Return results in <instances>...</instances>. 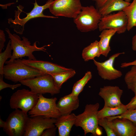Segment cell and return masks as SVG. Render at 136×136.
Masks as SVG:
<instances>
[{
	"mask_svg": "<svg viewBox=\"0 0 136 136\" xmlns=\"http://www.w3.org/2000/svg\"><path fill=\"white\" fill-rule=\"evenodd\" d=\"M5 63L3 68L5 78L15 83L44 74L24 63L21 58L7 61Z\"/></svg>",
	"mask_w": 136,
	"mask_h": 136,
	"instance_id": "obj_1",
	"label": "cell"
},
{
	"mask_svg": "<svg viewBox=\"0 0 136 136\" xmlns=\"http://www.w3.org/2000/svg\"><path fill=\"white\" fill-rule=\"evenodd\" d=\"M5 30L8 34V38L10 39L11 47L13 51L12 57L9 60V61L25 56L27 57L29 59H36L33 53L35 51L46 52V49L45 48L51 45H44L38 47L37 45V41L31 45L30 41L26 37H22L21 40L18 36L15 34H12L8 28H6Z\"/></svg>",
	"mask_w": 136,
	"mask_h": 136,
	"instance_id": "obj_2",
	"label": "cell"
},
{
	"mask_svg": "<svg viewBox=\"0 0 136 136\" xmlns=\"http://www.w3.org/2000/svg\"><path fill=\"white\" fill-rule=\"evenodd\" d=\"M99 105H86L84 112L76 116L74 125L81 127L83 130L84 135L91 133L94 136H100L102 134V129L98 126L97 114Z\"/></svg>",
	"mask_w": 136,
	"mask_h": 136,
	"instance_id": "obj_3",
	"label": "cell"
},
{
	"mask_svg": "<svg viewBox=\"0 0 136 136\" xmlns=\"http://www.w3.org/2000/svg\"><path fill=\"white\" fill-rule=\"evenodd\" d=\"M53 1V0H48L45 4L40 6L38 4L36 0H35L32 9L29 13H26V16L23 18H20V15L23 11V7L19 5L17 7V10L15 11L14 19H13L12 18L8 19V23L10 27L13 29L14 30L16 33L21 35L23 34L24 30L25 24L32 19L38 17L52 18H57V17L45 15L43 13L45 10L49 8L50 5Z\"/></svg>",
	"mask_w": 136,
	"mask_h": 136,
	"instance_id": "obj_4",
	"label": "cell"
},
{
	"mask_svg": "<svg viewBox=\"0 0 136 136\" xmlns=\"http://www.w3.org/2000/svg\"><path fill=\"white\" fill-rule=\"evenodd\" d=\"M102 16L98 10L93 6H82L74 22L78 29L82 32L93 31L98 28V24Z\"/></svg>",
	"mask_w": 136,
	"mask_h": 136,
	"instance_id": "obj_5",
	"label": "cell"
},
{
	"mask_svg": "<svg viewBox=\"0 0 136 136\" xmlns=\"http://www.w3.org/2000/svg\"><path fill=\"white\" fill-rule=\"evenodd\" d=\"M19 82L28 87L32 92L37 94L49 93L53 95L60 92V90L55 85L52 76L49 74H43Z\"/></svg>",
	"mask_w": 136,
	"mask_h": 136,
	"instance_id": "obj_6",
	"label": "cell"
},
{
	"mask_svg": "<svg viewBox=\"0 0 136 136\" xmlns=\"http://www.w3.org/2000/svg\"><path fill=\"white\" fill-rule=\"evenodd\" d=\"M39 98L38 94L28 89H22L13 94L10 100L9 105L11 109H20L27 114L35 106Z\"/></svg>",
	"mask_w": 136,
	"mask_h": 136,
	"instance_id": "obj_7",
	"label": "cell"
},
{
	"mask_svg": "<svg viewBox=\"0 0 136 136\" xmlns=\"http://www.w3.org/2000/svg\"><path fill=\"white\" fill-rule=\"evenodd\" d=\"M38 94L39 98L37 103L28 112L30 117L41 116L46 118L57 119L61 116L57 107V98H46L42 94Z\"/></svg>",
	"mask_w": 136,
	"mask_h": 136,
	"instance_id": "obj_8",
	"label": "cell"
},
{
	"mask_svg": "<svg viewBox=\"0 0 136 136\" xmlns=\"http://www.w3.org/2000/svg\"><path fill=\"white\" fill-rule=\"evenodd\" d=\"M28 117L27 114L21 110L15 109L7 119L4 131L9 136H23Z\"/></svg>",
	"mask_w": 136,
	"mask_h": 136,
	"instance_id": "obj_9",
	"label": "cell"
},
{
	"mask_svg": "<svg viewBox=\"0 0 136 136\" xmlns=\"http://www.w3.org/2000/svg\"><path fill=\"white\" fill-rule=\"evenodd\" d=\"M80 0H55L50 5V12L57 17L75 18L82 7Z\"/></svg>",
	"mask_w": 136,
	"mask_h": 136,
	"instance_id": "obj_10",
	"label": "cell"
},
{
	"mask_svg": "<svg viewBox=\"0 0 136 136\" xmlns=\"http://www.w3.org/2000/svg\"><path fill=\"white\" fill-rule=\"evenodd\" d=\"M128 24L126 15L123 11H121L102 17L98 28L100 31L106 29H115L117 30V33L120 34L127 30Z\"/></svg>",
	"mask_w": 136,
	"mask_h": 136,
	"instance_id": "obj_11",
	"label": "cell"
},
{
	"mask_svg": "<svg viewBox=\"0 0 136 136\" xmlns=\"http://www.w3.org/2000/svg\"><path fill=\"white\" fill-rule=\"evenodd\" d=\"M56 119L41 116L28 117L24 136H40L46 129L55 126Z\"/></svg>",
	"mask_w": 136,
	"mask_h": 136,
	"instance_id": "obj_12",
	"label": "cell"
},
{
	"mask_svg": "<svg viewBox=\"0 0 136 136\" xmlns=\"http://www.w3.org/2000/svg\"><path fill=\"white\" fill-rule=\"evenodd\" d=\"M123 52L118 53L110 56L108 59L103 62L93 60L96 67L99 75L104 80H112L120 77L122 75V72L115 69L114 67V63L116 58L121 54H125Z\"/></svg>",
	"mask_w": 136,
	"mask_h": 136,
	"instance_id": "obj_13",
	"label": "cell"
},
{
	"mask_svg": "<svg viewBox=\"0 0 136 136\" xmlns=\"http://www.w3.org/2000/svg\"><path fill=\"white\" fill-rule=\"evenodd\" d=\"M26 64L44 73L50 75L70 71L73 70L67 68L50 62L38 60L23 59Z\"/></svg>",
	"mask_w": 136,
	"mask_h": 136,
	"instance_id": "obj_14",
	"label": "cell"
},
{
	"mask_svg": "<svg viewBox=\"0 0 136 136\" xmlns=\"http://www.w3.org/2000/svg\"><path fill=\"white\" fill-rule=\"evenodd\" d=\"M123 92L118 86H104L100 88L98 95L103 99L104 106L115 107L122 104L120 98Z\"/></svg>",
	"mask_w": 136,
	"mask_h": 136,
	"instance_id": "obj_15",
	"label": "cell"
},
{
	"mask_svg": "<svg viewBox=\"0 0 136 136\" xmlns=\"http://www.w3.org/2000/svg\"><path fill=\"white\" fill-rule=\"evenodd\" d=\"M108 123L117 136H134L136 125L130 120L117 118L108 120Z\"/></svg>",
	"mask_w": 136,
	"mask_h": 136,
	"instance_id": "obj_16",
	"label": "cell"
},
{
	"mask_svg": "<svg viewBox=\"0 0 136 136\" xmlns=\"http://www.w3.org/2000/svg\"><path fill=\"white\" fill-rule=\"evenodd\" d=\"M56 106L61 115L70 114L79 107L78 97L70 94L65 95L59 99Z\"/></svg>",
	"mask_w": 136,
	"mask_h": 136,
	"instance_id": "obj_17",
	"label": "cell"
},
{
	"mask_svg": "<svg viewBox=\"0 0 136 136\" xmlns=\"http://www.w3.org/2000/svg\"><path fill=\"white\" fill-rule=\"evenodd\" d=\"M76 115L74 113L61 115L56 119L55 125L58 128L59 136H69L71 128L75 124Z\"/></svg>",
	"mask_w": 136,
	"mask_h": 136,
	"instance_id": "obj_18",
	"label": "cell"
},
{
	"mask_svg": "<svg viewBox=\"0 0 136 136\" xmlns=\"http://www.w3.org/2000/svg\"><path fill=\"white\" fill-rule=\"evenodd\" d=\"M130 3L123 0H109L98 10L103 17L113 12L123 11Z\"/></svg>",
	"mask_w": 136,
	"mask_h": 136,
	"instance_id": "obj_19",
	"label": "cell"
},
{
	"mask_svg": "<svg viewBox=\"0 0 136 136\" xmlns=\"http://www.w3.org/2000/svg\"><path fill=\"white\" fill-rule=\"evenodd\" d=\"M117 30L113 29H106L101 31L99 37L100 40L99 44L101 55L107 57L111 49L110 45L111 40L117 32Z\"/></svg>",
	"mask_w": 136,
	"mask_h": 136,
	"instance_id": "obj_20",
	"label": "cell"
},
{
	"mask_svg": "<svg viewBox=\"0 0 136 136\" xmlns=\"http://www.w3.org/2000/svg\"><path fill=\"white\" fill-rule=\"evenodd\" d=\"M128 110L126 105L122 104L115 107L104 106L101 110L98 111L97 116L98 119L115 116L120 115Z\"/></svg>",
	"mask_w": 136,
	"mask_h": 136,
	"instance_id": "obj_21",
	"label": "cell"
},
{
	"mask_svg": "<svg viewBox=\"0 0 136 136\" xmlns=\"http://www.w3.org/2000/svg\"><path fill=\"white\" fill-rule=\"evenodd\" d=\"M101 55L99 42L97 40L84 48L82 54V58L85 61L93 60L95 57H99Z\"/></svg>",
	"mask_w": 136,
	"mask_h": 136,
	"instance_id": "obj_22",
	"label": "cell"
},
{
	"mask_svg": "<svg viewBox=\"0 0 136 136\" xmlns=\"http://www.w3.org/2000/svg\"><path fill=\"white\" fill-rule=\"evenodd\" d=\"M123 11L127 18V30L129 31L133 27L136 26V0H133L132 2Z\"/></svg>",
	"mask_w": 136,
	"mask_h": 136,
	"instance_id": "obj_23",
	"label": "cell"
},
{
	"mask_svg": "<svg viewBox=\"0 0 136 136\" xmlns=\"http://www.w3.org/2000/svg\"><path fill=\"white\" fill-rule=\"evenodd\" d=\"M76 73L75 71L73 69L70 71L51 75L53 78L56 87L60 90L63 83L73 77Z\"/></svg>",
	"mask_w": 136,
	"mask_h": 136,
	"instance_id": "obj_24",
	"label": "cell"
},
{
	"mask_svg": "<svg viewBox=\"0 0 136 136\" xmlns=\"http://www.w3.org/2000/svg\"><path fill=\"white\" fill-rule=\"evenodd\" d=\"M92 75L90 71L86 72L84 77L74 84L71 94L78 97L83 90L84 87L88 82L92 78Z\"/></svg>",
	"mask_w": 136,
	"mask_h": 136,
	"instance_id": "obj_25",
	"label": "cell"
},
{
	"mask_svg": "<svg viewBox=\"0 0 136 136\" xmlns=\"http://www.w3.org/2000/svg\"><path fill=\"white\" fill-rule=\"evenodd\" d=\"M130 70L125 74L124 80L128 88L136 95V66H132Z\"/></svg>",
	"mask_w": 136,
	"mask_h": 136,
	"instance_id": "obj_26",
	"label": "cell"
},
{
	"mask_svg": "<svg viewBox=\"0 0 136 136\" xmlns=\"http://www.w3.org/2000/svg\"><path fill=\"white\" fill-rule=\"evenodd\" d=\"M12 49L10 46V40L8 43L5 50L0 53V74L3 75V68L5 62L12 56Z\"/></svg>",
	"mask_w": 136,
	"mask_h": 136,
	"instance_id": "obj_27",
	"label": "cell"
},
{
	"mask_svg": "<svg viewBox=\"0 0 136 136\" xmlns=\"http://www.w3.org/2000/svg\"><path fill=\"white\" fill-rule=\"evenodd\" d=\"M110 120L117 118H123L128 119L136 125V109L128 110L125 113L118 116L107 117Z\"/></svg>",
	"mask_w": 136,
	"mask_h": 136,
	"instance_id": "obj_28",
	"label": "cell"
},
{
	"mask_svg": "<svg viewBox=\"0 0 136 136\" xmlns=\"http://www.w3.org/2000/svg\"><path fill=\"white\" fill-rule=\"evenodd\" d=\"M107 117L98 119V124L105 129L107 136H117L112 128L109 124Z\"/></svg>",
	"mask_w": 136,
	"mask_h": 136,
	"instance_id": "obj_29",
	"label": "cell"
},
{
	"mask_svg": "<svg viewBox=\"0 0 136 136\" xmlns=\"http://www.w3.org/2000/svg\"><path fill=\"white\" fill-rule=\"evenodd\" d=\"M4 75L0 74V91L7 88H9L12 90H14L18 87H20L21 84H16L11 85L6 83L3 80Z\"/></svg>",
	"mask_w": 136,
	"mask_h": 136,
	"instance_id": "obj_30",
	"label": "cell"
},
{
	"mask_svg": "<svg viewBox=\"0 0 136 136\" xmlns=\"http://www.w3.org/2000/svg\"><path fill=\"white\" fill-rule=\"evenodd\" d=\"M57 127L55 125L45 130L41 136H54L55 135Z\"/></svg>",
	"mask_w": 136,
	"mask_h": 136,
	"instance_id": "obj_31",
	"label": "cell"
},
{
	"mask_svg": "<svg viewBox=\"0 0 136 136\" xmlns=\"http://www.w3.org/2000/svg\"><path fill=\"white\" fill-rule=\"evenodd\" d=\"M126 105L128 110L136 109V95L132 98L130 101Z\"/></svg>",
	"mask_w": 136,
	"mask_h": 136,
	"instance_id": "obj_32",
	"label": "cell"
},
{
	"mask_svg": "<svg viewBox=\"0 0 136 136\" xmlns=\"http://www.w3.org/2000/svg\"><path fill=\"white\" fill-rule=\"evenodd\" d=\"M6 41L4 31L0 30V53L4 46V43Z\"/></svg>",
	"mask_w": 136,
	"mask_h": 136,
	"instance_id": "obj_33",
	"label": "cell"
},
{
	"mask_svg": "<svg viewBox=\"0 0 136 136\" xmlns=\"http://www.w3.org/2000/svg\"><path fill=\"white\" fill-rule=\"evenodd\" d=\"M94 1L95 3V5L98 9H99L103 6L109 0H92Z\"/></svg>",
	"mask_w": 136,
	"mask_h": 136,
	"instance_id": "obj_34",
	"label": "cell"
},
{
	"mask_svg": "<svg viewBox=\"0 0 136 136\" xmlns=\"http://www.w3.org/2000/svg\"><path fill=\"white\" fill-rule=\"evenodd\" d=\"M133 65L136 66V59L132 62L122 63L121 64L120 67L123 68Z\"/></svg>",
	"mask_w": 136,
	"mask_h": 136,
	"instance_id": "obj_35",
	"label": "cell"
},
{
	"mask_svg": "<svg viewBox=\"0 0 136 136\" xmlns=\"http://www.w3.org/2000/svg\"><path fill=\"white\" fill-rule=\"evenodd\" d=\"M132 50L136 51V33L132 38Z\"/></svg>",
	"mask_w": 136,
	"mask_h": 136,
	"instance_id": "obj_36",
	"label": "cell"
},
{
	"mask_svg": "<svg viewBox=\"0 0 136 136\" xmlns=\"http://www.w3.org/2000/svg\"><path fill=\"white\" fill-rule=\"evenodd\" d=\"M6 124V121H4L2 120L0 118V127L3 128L5 127Z\"/></svg>",
	"mask_w": 136,
	"mask_h": 136,
	"instance_id": "obj_37",
	"label": "cell"
},
{
	"mask_svg": "<svg viewBox=\"0 0 136 136\" xmlns=\"http://www.w3.org/2000/svg\"><path fill=\"white\" fill-rule=\"evenodd\" d=\"M124 1H125L128 2V3H130L131 0H123Z\"/></svg>",
	"mask_w": 136,
	"mask_h": 136,
	"instance_id": "obj_38",
	"label": "cell"
},
{
	"mask_svg": "<svg viewBox=\"0 0 136 136\" xmlns=\"http://www.w3.org/2000/svg\"><path fill=\"white\" fill-rule=\"evenodd\" d=\"M134 136H136V132L135 133Z\"/></svg>",
	"mask_w": 136,
	"mask_h": 136,
	"instance_id": "obj_39",
	"label": "cell"
}]
</instances>
